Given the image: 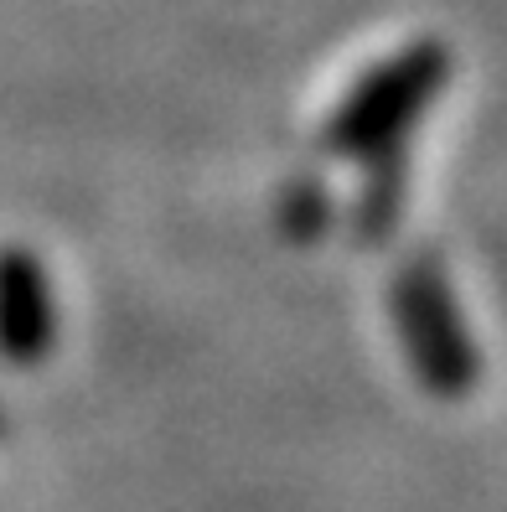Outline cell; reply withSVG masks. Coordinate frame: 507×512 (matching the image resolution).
Returning a JSON list of instances; mask_svg holds the SVG:
<instances>
[{
  "mask_svg": "<svg viewBox=\"0 0 507 512\" xmlns=\"http://www.w3.org/2000/svg\"><path fill=\"white\" fill-rule=\"evenodd\" d=\"M440 63L435 52H414L404 57V63L394 73H383L363 88V99L352 104V114L342 119V140H357V135H383L389 125H399V119L414 109V99H425V88L435 83Z\"/></svg>",
  "mask_w": 507,
  "mask_h": 512,
  "instance_id": "3",
  "label": "cell"
},
{
  "mask_svg": "<svg viewBox=\"0 0 507 512\" xmlns=\"http://www.w3.org/2000/svg\"><path fill=\"white\" fill-rule=\"evenodd\" d=\"M47 342H52V311L42 269L32 254L6 249L0 254V357L37 363Z\"/></svg>",
  "mask_w": 507,
  "mask_h": 512,
  "instance_id": "1",
  "label": "cell"
},
{
  "mask_svg": "<svg viewBox=\"0 0 507 512\" xmlns=\"http://www.w3.org/2000/svg\"><path fill=\"white\" fill-rule=\"evenodd\" d=\"M404 331H409V347H414V363H420V373L440 388V394H461V388L471 383L476 363L466 352V337H456L451 326V311H445V300L420 280V306L404 295Z\"/></svg>",
  "mask_w": 507,
  "mask_h": 512,
  "instance_id": "2",
  "label": "cell"
}]
</instances>
